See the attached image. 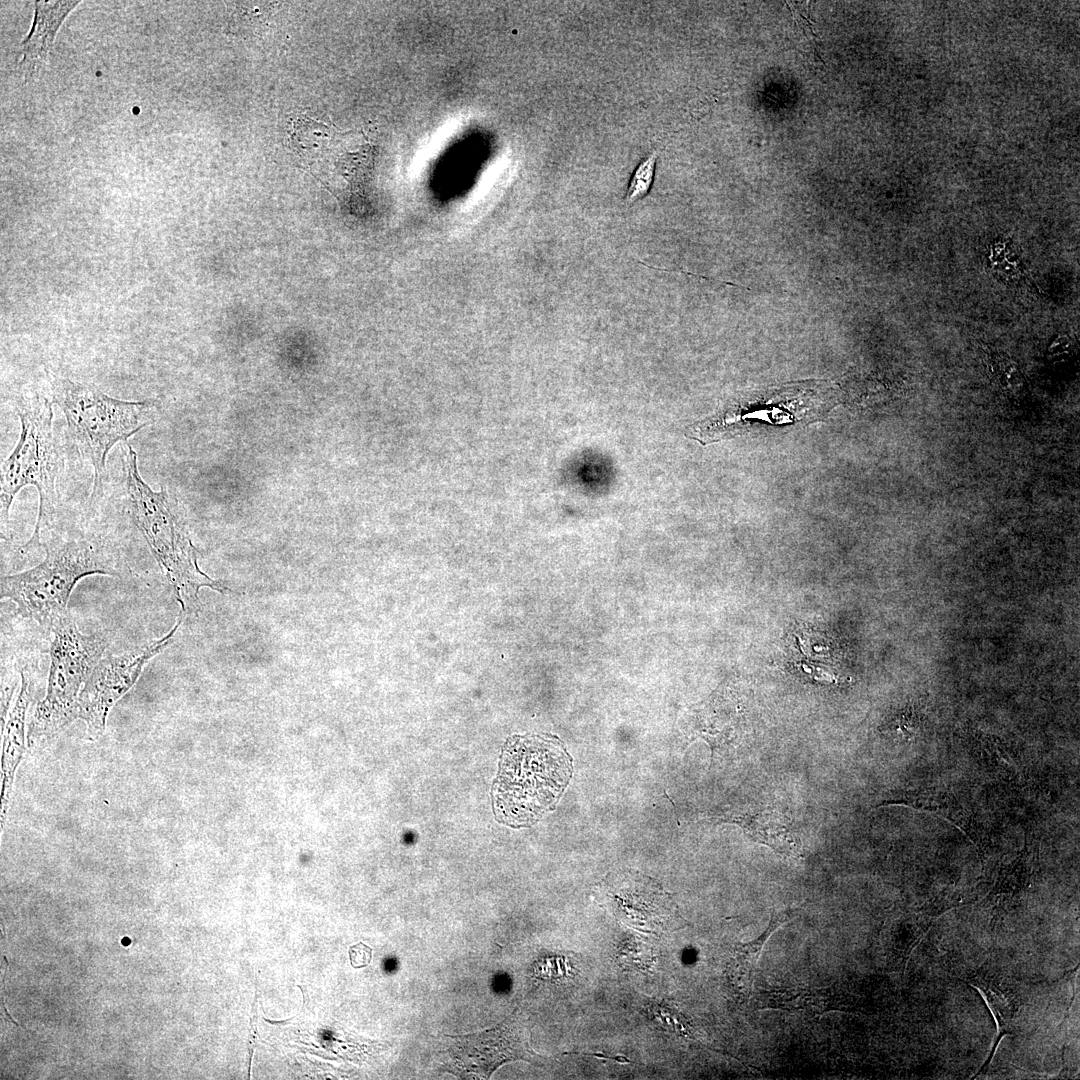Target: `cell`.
I'll list each match as a JSON object with an SVG mask.
<instances>
[{
    "mask_svg": "<svg viewBox=\"0 0 1080 1080\" xmlns=\"http://www.w3.org/2000/svg\"><path fill=\"white\" fill-rule=\"evenodd\" d=\"M657 153L644 158L634 170L625 194V203L632 204L645 197L653 184Z\"/></svg>",
    "mask_w": 1080,
    "mask_h": 1080,
    "instance_id": "9a60e30c",
    "label": "cell"
},
{
    "mask_svg": "<svg viewBox=\"0 0 1080 1080\" xmlns=\"http://www.w3.org/2000/svg\"><path fill=\"white\" fill-rule=\"evenodd\" d=\"M52 403L62 410L72 442L93 467L91 498L99 496L107 477L108 453L149 424L150 402L119 400L93 385L58 379Z\"/></svg>",
    "mask_w": 1080,
    "mask_h": 1080,
    "instance_id": "5b68a950",
    "label": "cell"
},
{
    "mask_svg": "<svg viewBox=\"0 0 1080 1080\" xmlns=\"http://www.w3.org/2000/svg\"><path fill=\"white\" fill-rule=\"evenodd\" d=\"M258 998H259V995H258V992H257V990H256V993H255V996H254V1000H253V1003H252V1008H251V1016H250V1023H249V1032H248V1039H247V1049H248V1076H250V1071H251V1063H252V1058H253L254 1050H255V1047H256V1044H257V1043H256V1040H257V1038H258V1033H257V1018H258V1016H257V1006H258Z\"/></svg>",
    "mask_w": 1080,
    "mask_h": 1080,
    "instance_id": "2e32d148",
    "label": "cell"
},
{
    "mask_svg": "<svg viewBox=\"0 0 1080 1080\" xmlns=\"http://www.w3.org/2000/svg\"><path fill=\"white\" fill-rule=\"evenodd\" d=\"M28 675L21 672V689L5 726L2 756V818L6 812L14 772L21 759L25 740V719L30 702Z\"/></svg>",
    "mask_w": 1080,
    "mask_h": 1080,
    "instance_id": "7c38bea8",
    "label": "cell"
},
{
    "mask_svg": "<svg viewBox=\"0 0 1080 1080\" xmlns=\"http://www.w3.org/2000/svg\"><path fill=\"white\" fill-rule=\"evenodd\" d=\"M180 623L181 620L167 635L140 650L100 659L77 703V718L85 721L91 734L103 732L110 709L132 688L146 664L172 642Z\"/></svg>",
    "mask_w": 1080,
    "mask_h": 1080,
    "instance_id": "ba28073f",
    "label": "cell"
},
{
    "mask_svg": "<svg viewBox=\"0 0 1080 1080\" xmlns=\"http://www.w3.org/2000/svg\"><path fill=\"white\" fill-rule=\"evenodd\" d=\"M742 827L753 840L763 843L784 856L801 857L800 840L793 836L785 817L765 809L742 819Z\"/></svg>",
    "mask_w": 1080,
    "mask_h": 1080,
    "instance_id": "5bb4252c",
    "label": "cell"
},
{
    "mask_svg": "<svg viewBox=\"0 0 1080 1080\" xmlns=\"http://www.w3.org/2000/svg\"><path fill=\"white\" fill-rule=\"evenodd\" d=\"M797 910H787L772 915L765 931L745 944H738L734 951L729 966L730 985L735 995L746 999L752 989L753 978L762 954L763 947L770 936L785 922L789 921Z\"/></svg>",
    "mask_w": 1080,
    "mask_h": 1080,
    "instance_id": "4fadbf2b",
    "label": "cell"
},
{
    "mask_svg": "<svg viewBox=\"0 0 1080 1080\" xmlns=\"http://www.w3.org/2000/svg\"><path fill=\"white\" fill-rule=\"evenodd\" d=\"M350 964L355 969L366 967L372 960V948L359 942L349 948Z\"/></svg>",
    "mask_w": 1080,
    "mask_h": 1080,
    "instance_id": "e0dca14e",
    "label": "cell"
},
{
    "mask_svg": "<svg viewBox=\"0 0 1080 1080\" xmlns=\"http://www.w3.org/2000/svg\"><path fill=\"white\" fill-rule=\"evenodd\" d=\"M52 402L46 398H27L18 402L19 439L11 454L2 461L0 480L1 522L6 523L17 493L25 486H34L39 495V511L34 530L21 550L27 553L42 545V532L55 516L58 500L56 481L62 468V458L53 430Z\"/></svg>",
    "mask_w": 1080,
    "mask_h": 1080,
    "instance_id": "277c9868",
    "label": "cell"
},
{
    "mask_svg": "<svg viewBox=\"0 0 1080 1080\" xmlns=\"http://www.w3.org/2000/svg\"><path fill=\"white\" fill-rule=\"evenodd\" d=\"M80 1H35L30 32L21 42L18 68L25 82L35 80L43 70L56 33L69 12Z\"/></svg>",
    "mask_w": 1080,
    "mask_h": 1080,
    "instance_id": "8fae6325",
    "label": "cell"
},
{
    "mask_svg": "<svg viewBox=\"0 0 1080 1080\" xmlns=\"http://www.w3.org/2000/svg\"><path fill=\"white\" fill-rule=\"evenodd\" d=\"M137 454L127 444L125 493L128 512L151 553L173 587L185 611L199 609L198 590L207 586L223 591L197 564V551L184 524L176 499L164 488L153 490L142 478Z\"/></svg>",
    "mask_w": 1080,
    "mask_h": 1080,
    "instance_id": "7a4b0ae2",
    "label": "cell"
},
{
    "mask_svg": "<svg viewBox=\"0 0 1080 1080\" xmlns=\"http://www.w3.org/2000/svg\"><path fill=\"white\" fill-rule=\"evenodd\" d=\"M572 771V758L557 737L508 738L492 788L495 819L513 828L537 823L556 807Z\"/></svg>",
    "mask_w": 1080,
    "mask_h": 1080,
    "instance_id": "6da1fadb",
    "label": "cell"
},
{
    "mask_svg": "<svg viewBox=\"0 0 1080 1080\" xmlns=\"http://www.w3.org/2000/svg\"><path fill=\"white\" fill-rule=\"evenodd\" d=\"M46 556L35 567L1 578V598L16 604L18 613L49 630L67 615L77 582L103 574L118 576L114 556L99 539L54 538L43 544Z\"/></svg>",
    "mask_w": 1080,
    "mask_h": 1080,
    "instance_id": "3957f363",
    "label": "cell"
},
{
    "mask_svg": "<svg viewBox=\"0 0 1080 1080\" xmlns=\"http://www.w3.org/2000/svg\"><path fill=\"white\" fill-rule=\"evenodd\" d=\"M452 1038L450 1055L456 1066L481 1078H489L504 1062L530 1061L535 1056L529 1047L528 1030L516 1013L493 1029Z\"/></svg>",
    "mask_w": 1080,
    "mask_h": 1080,
    "instance_id": "9c48e42d",
    "label": "cell"
},
{
    "mask_svg": "<svg viewBox=\"0 0 1080 1080\" xmlns=\"http://www.w3.org/2000/svg\"><path fill=\"white\" fill-rule=\"evenodd\" d=\"M614 886V912L625 924L649 932L673 931L688 922L680 915L670 895L641 875H626Z\"/></svg>",
    "mask_w": 1080,
    "mask_h": 1080,
    "instance_id": "30bf717a",
    "label": "cell"
},
{
    "mask_svg": "<svg viewBox=\"0 0 1080 1080\" xmlns=\"http://www.w3.org/2000/svg\"><path fill=\"white\" fill-rule=\"evenodd\" d=\"M50 630L53 639L47 693L33 715L31 740L52 735L77 718L80 689L107 646L104 637L81 633L69 613Z\"/></svg>",
    "mask_w": 1080,
    "mask_h": 1080,
    "instance_id": "8992f818",
    "label": "cell"
},
{
    "mask_svg": "<svg viewBox=\"0 0 1080 1080\" xmlns=\"http://www.w3.org/2000/svg\"><path fill=\"white\" fill-rule=\"evenodd\" d=\"M814 390L777 393L768 400L728 408L687 429V436L706 445L731 438L761 426L813 422L833 405L827 394Z\"/></svg>",
    "mask_w": 1080,
    "mask_h": 1080,
    "instance_id": "52a82bcc",
    "label": "cell"
}]
</instances>
